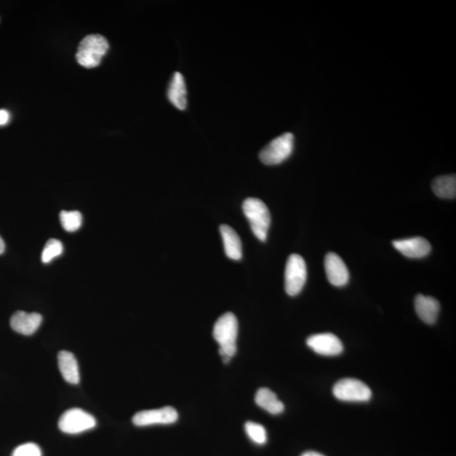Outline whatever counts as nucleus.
<instances>
[{"label": "nucleus", "mask_w": 456, "mask_h": 456, "mask_svg": "<svg viewBox=\"0 0 456 456\" xmlns=\"http://www.w3.org/2000/svg\"><path fill=\"white\" fill-rule=\"evenodd\" d=\"M238 331V319L233 313L222 314L214 326L213 337L219 344V354L225 363L230 362L237 351Z\"/></svg>", "instance_id": "nucleus-1"}, {"label": "nucleus", "mask_w": 456, "mask_h": 456, "mask_svg": "<svg viewBox=\"0 0 456 456\" xmlns=\"http://www.w3.org/2000/svg\"><path fill=\"white\" fill-rule=\"evenodd\" d=\"M109 48V41L105 36L98 34L87 36L79 45L77 62L87 69L97 67L100 65Z\"/></svg>", "instance_id": "nucleus-2"}, {"label": "nucleus", "mask_w": 456, "mask_h": 456, "mask_svg": "<svg viewBox=\"0 0 456 456\" xmlns=\"http://www.w3.org/2000/svg\"><path fill=\"white\" fill-rule=\"evenodd\" d=\"M243 210L253 233L260 241L264 242L271 225V214L267 205L260 199L248 198L243 202Z\"/></svg>", "instance_id": "nucleus-3"}, {"label": "nucleus", "mask_w": 456, "mask_h": 456, "mask_svg": "<svg viewBox=\"0 0 456 456\" xmlns=\"http://www.w3.org/2000/svg\"><path fill=\"white\" fill-rule=\"evenodd\" d=\"M294 148V136L286 133L276 137L260 153V159L265 165H277L283 163L292 155Z\"/></svg>", "instance_id": "nucleus-4"}, {"label": "nucleus", "mask_w": 456, "mask_h": 456, "mask_svg": "<svg viewBox=\"0 0 456 456\" xmlns=\"http://www.w3.org/2000/svg\"><path fill=\"white\" fill-rule=\"evenodd\" d=\"M307 280V267L302 256H289L285 269V290L290 296H297L304 288Z\"/></svg>", "instance_id": "nucleus-5"}, {"label": "nucleus", "mask_w": 456, "mask_h": 456, "mask_svg": "<svg viewBox=\"0 0 456 456\" xmlns=\"http://www.w3.org/2000/svg\"><path fill=\"white\" fill-rule=\"evenodd\" d=\"M333 394L340 401L366 402L371 399L372 391L366 384L356 379H342L334 385Z\"/></svg>", "instance_id": "nucleus-6"}, {"label": "nucleus", "mask_w": 456, "mask_h": 456, "mask_svg": "<svg viewBox=\"0 0 456 456\" xmlns=\"http://www.w3.org/2000/svg\"><path fill=\"white\" fill-rule=\"evenodd\" d=\"M96 425L95 417L80 408L66 410L59 421L60 429L69 434H81L94 429Z\"/></svg>", "instance_id": "nucleus-7"}, {"label": "nucleus", "mask_w": 456, "mask_h": 456, "mask_svg": "<svg viewBox=\"0 0 456 456\" xmlns=\"http://www.w3.org/2000/svg\"><path fill=\"white\" fill-rule=\"evenodd\" d=\"M178 414L172 406L163 408L142 410L133 417L135 426L146 427L155 424H172L177 422Z\"/></svg>", "instance_id": "nucleus-8"}, {"label": "nucleus", "mask_w": 456, "mask_h": 456, "mask_svg": "<svg viewBox=\"0 0 456 456\" xmlns=\"http://www.w3.org/2000/svg\"><path fill=\"white\" fill-rule=\"evenodd\" d=\"M307 345L316 354L322 356H338L343 351L341 340L331 333L311 335L307 340Z\"/></svg>", "instance_id": "nucleus-9"}, {"label": "nucleus", "mask_w": 456, "mask_h": 456, "mask_svg": "<svg viewBox=\"0 0 456 456\" xmlns=\"http://www.w3.org/2000/svg\"><path fill=\"white\" fill-rule=\"evenodd\" d=\"M327 279L335 287H344L348 283L350 274L344 261L335 253H328L325 259Z\"/></svg>", "instance_id": "nucleus-10"}, {"label": "nucleus", "mask_w": 456, "mask_h": 456, "mask_svg": "<svg viewBox=\"0 0 456 456\" xmlns=\"http://www.w3.org/2000/svg\"><path fill=\"white\" fill-rule=\"evenodd\" d=\"M393 246L408 258L420 259L429 255L432 247L428 240L422 237L396 240Z\"/></svg>", "instance_id": "nucleus-11"}, {"label": "nucleus", "mask_w": 456, "mask_h": 456, "mask_svg": "<svg viewBox=\"0 0 456 456\" xmlns=\"http://www.w3.org/2000/svg\"><path fill=\"white\" fill-rule=\"evenodd\" d=\"M43 322V317L37 313H26L18 311L11 318V328L15 333L24 335H32L39 330Z\"/></svg>", "instance_id": "nucleus-12"}, {"label": "nucleus", "mask_w": 456, "mask_h": 456, "mask_svg": "<svg viewBox=\"0 0 456 456\" xmlns=\"http://www.w3.org/2000/svg\"><path fill=\"white\" fill-rule=\"evenodd\" d=\"M415 309L422 321L433 325L437 321L441 305L435 298L418 294L415 298Z\"/></svg>", "instance_id": "nucleus-13"}, {"label": "nucleus", "mask_w": 456, "mask_h": 456, "mask_svg": "<svg viewBox=\"0 0 456 456\" xmlns=\"http://www.w3.org/2000/svg\"><path fill=\"white\" fill-rule=\"evenodd\" d=\"M168 97L177 109L185 110L187 107V89L184 76L180 72L173 74L168 90Z\"/></svg>", "instance_id": "nucleus-14"}, {"label": "nucleus", "mask_w": 456, "mask_h": 456, "mask_svg": "<svg viewBox=\"0 0 456 456\" xmlns=\"http://www.w3.org/2000/svg\"><path fill=\"white\" fill-rule=\"evenodd\" d=\"M58 362L62 376L66 382L77 384L80 382V372L76 356L72 352L61 351L58 356Z\"/></svg>", "instance_id": "nucleus-15"}, {"label": "nucleus", "mask_w": 456, "mask_h": 456, "mask_svg": "<svg viewBox=\"0 0 456 456\" xmlns=\"http://www.w3.org/2000/svg\"><path fill=\"white\" fill-rule=\"evenodd\" d=\"M223 239L224 250L228 258L234 260L242 259V243L239 236L235 230L229 226L222 225L220 227Z\"/></svg>", "instance_id": "nucleus-16"}, {"label": "nucleus", "mask_w": 456, "mask_h": 456, "mask_svg": "<svg viewBox=\"0 0 456 456\" xmlns=\"http://www.w3.org/2000/svg\"><path fill=\"white\" fill-rule=\"evenodd\" d=\"M256 404L272 415H277L284 410L283 402L279 401L275 393L267 388L258 389L255 395Z\"/></svg>", "instance_id": "nucleus-17"}, {"label": "nucleus", "mask_w": 456, "mask_h": 456, "mask_svg": "<svg viewBox=\"0 0 456 456\" xmlns=\"http://www.w3.org/2000/svg\"><path fill=\"white\" fill-rule=\"evenodd\" d=\"M435 194L442 199H455L456 196L455 175L441 176L435 178L432 184Z\"/></svg>", "instance_id": "nucleus-18"}, {"label": "nucleus", "mask_w": 456, "mask_h": 456, "mask_svg": "<svg viewBox=\"0 0 456 456\" xmlns=\"http://www.w3.org/2000/svg\"><path fill=\"white\" fill-rule=\"evenodd\" d=\"M60 217L62 227L69 233L77 231L82 225V215L77 210L61 211Z\"/></svg>", "instance_id": "nucleus-19"}, {"label": "nucleus", "mask_w": 456, "mask_h": 456, "mask_svg": "<svg viewBox=\"0 0 456 456\" xmlns=\"http://www.w3.org/2000/svg\"><path fill=\"white\" fill-rule=\"evenodd\" d=\"M64 246L60 240L49 239L41 253V261L44 264L51 263V261L63 254Z\"/></svg>", "instance_id": "nucleus-20"}, {"label": "nucleus", "mask_w": 456, "mask_h": 456, "mask_svg": "<svg viewBox=\"0 0 456 456\" xmlns=\"http://www.w3.org/2000/svg\"><path fill=\"white\" fill-rule=\"evenodd\" d=\"M246 432L251 441L257 445H264L267 441V430L262 425L256 422H248L244 426Z\"/></svg>", "instance_id": "nucleus-21"}, {"label": "nucleus", "mask_w": 456, "mask_h": 456, "mask_svg": "<svg viewBox=\"0 0 456 456\" xmlns=\"http://www.w3.org/2000/svg\"><path fill=\"white\" fill-rule=\"evenodd\" d=\"M12 456H41V450L36 443H27L16 448Z\"/></svg>", "instance_id": "nucleus-22"}, {"label": "nucleus", "mask_w": 456, "mask_h": 456, "mask_svg": "<svg viewBox=\"0 0 456 456\" xmlns=\"http://www.w3.org/2000/svg\"><path fill=\"white\" fill-rule=\"evenodd\" d=\"M10 120V114L6 110H0V126H5Z\"/></svg>", "instance_id": "nucleus-23"}, {"label": "nucleus", "mask_w": 456, "mask_h": 456, "mask_svg": "<svg viewBox=\"0 0 456 456\" xmlns=\"http://www.w3.org/2000/svg\"><path fill=\"white\" fill-rule=\"evenodd\" d=\"M301 456H325V455H322L321 453H318V452L307 451V452H305V453L302 454Z\"/></svg>", "instance_id": "nucleus-24"}, {"label": "nucleus", "mask_w": 456, "mask_h": 456, "mask_svg": "<svg viewBox=\"0 0 456 456\" xmlns=\"http://www.w3.org/2000/svg\"><path fill=\"white\" fill-rule=\"evenodd\" d=\"M5 250H6L5 242H4L3 239L0 237V255L3 254V253L5 252Z\"/></svg>", "instance_id": "nucleus-25"}]
</instances>
